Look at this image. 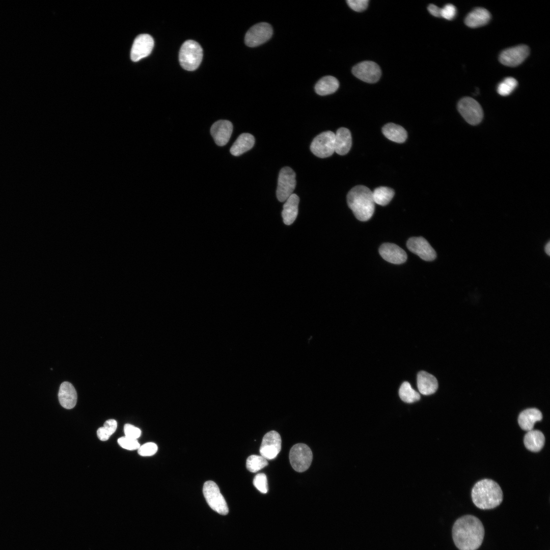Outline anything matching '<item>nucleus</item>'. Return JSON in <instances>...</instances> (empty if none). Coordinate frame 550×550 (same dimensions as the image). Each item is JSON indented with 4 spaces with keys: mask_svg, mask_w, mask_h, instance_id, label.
<instances>
[{
    "mask_svg": "<svg viewBox=\"0 0 550 550\" xmlns=\"http://www.w3.org/2000/svg\"><path fill=\"white\" fill-rule=\"evenodd\" d=\"M335 133L331 131L323 132L317 135L312 141L310 149L316 156L325 158L331 156L335 152Z\"/></svg>",
    "mask_w": 550,
    "mask_h": 550,
    "instance_id": "obj_8",
    "label": "nucleus"
},
{
    "mask_svg": "<svg viewBox=\"0 0 550 550\" xmlns=\"http://www.w3.org/2000/svg\"><path fill=\"white\" fill-rule=\"evenodd\" d=\"M58 398L60 404L66 409H71L75 406L77 399V393L70 382L64 381L61 383Z\"/></svg>",
    "mask_w": 550,
    "mask_h": 550,
    "instance_id": "obj_18",
    "label": "nucleus"
},
{
    "mask_svg": "<svg viewBox=\"0 0 550 550\" xmlns=\"http://www.w3.org/2000/svg\"><path fill=\"white\" fill-rule=\"evenodd\" d=\"M349 208L355 217L361 221L369 220L373 214L375 203L372 191L364 185H357L351 188L347 196Z\"/></svg>",
    "mask_w": 550,
    "mask_h": 550,
    "instance_id": "obj_3",
    "label": "nucleus"
},
{
    "mask_svg": "<svg viewBox=\"0 0 550 550\" xmlns=\"http://www.w3.org/2000/svg\"><path fill=\"white\" fill-rule=\"evenodd\" d=\"M417 387L419 391L424 395L434 394L438 388L436 378L432 374L422 371L417 375Z\"/></svg>",
    "mask_w": 550,
    "mask_h": 550,
    "instance_id": "obj_19",
    "label": "nucleus"
},
{
    "mask_svg": "<svg viewBox=\"0 0 550 550\" xmlns=\"http://www.w3.org/2000/svg\"><path fill=\"white\" fill-rule=\"evenodd\" d=\"M456 7L452 4H448L441 8V16L447 20H452L456 14Z\"/></svg>",
    "mask_w": 550,
    "mask_h": 550,
    "instance_id": "obj_37",
    "label": "nucleus"
},
{
    "mask_svg": "<svg viewBox=\"0 0 550 550\" xmlns=\"http://www.w3.org/2000/svg\"><path fill=\"white\" fill-rule=\"evenodd\" d=\"M154 40L149 35L141 34L134 39L130 52L132 61L137 62L148 56L154 46Z\"/></svg>",
    "mask_w": 550,
    "mask_h": 550,
    "instance_id": "obj_14",
    "label": "nucleus"
},
{
    "mask_svg": "<svg viewBox=\"0 0 550 550\" xmlns=\"http://www.w3.org/2000/svg\"><path fill=\"white\" fill-rule=\"evenodd\" d=\"M117 427V421L114 419H109L104 422L102 427L107 434L111 436L115 432Z\"/></svg>",
    "mask_w": 550,
    "mask_h": 550,
    "instance_id": "obj_38",
    "label": "nucleus"
},
{
    "mask_svg": "<svg viewBox=\"0 0 550 550\" xmlns=\"http://www.w3.org/2000/svg\"><path fill=\"white\" fill-rule=\"evenodd\" d=\"M97 434L99 439L102 441H105L107 440L110 437L104 430L102 427H100L97 430Z\"/></svg>",
    "mask_w": 550,
    "mask_h": 550,
    "instance_id": "obj_40",
    "label": "nucleus"
},
{
    "mask_svg": "<svg viewBox=\"0 0 550 550\" xmlns=\"http://www.w3.org/2000/svg\"><path fill=\"white\" fill-rule=\"evenodd\" d=\"M524 443L528 450L537 452L543 448L545 443V437L541 431L533 429L528 431L525 434Z\"/></svg>",
    "mask_w": 550,
    "mask_h": 550,
    "instance_id": "obj_24",
    "label": "nucleus"
},
{
    "mask_svg": "<svg viewBox=\"0 0 550 550\" xmlns=\"http://www.w3.org/2000/svg\"><path fill=\"white\" fill-rule=\"evenodd\" d=\"M457 109L464 119L471 125H477L483 119V109L480 104L473 98L465 97L461 99L458 103Z\"/></svg>",
    "mask_w": 550,
    "mask_h": 550,
    "instance_id": "obj_7",
    "label": "nucleus"
},
{
    "mask_svg": "<svg viewBox=\"0 0 550 550\" xmlns=\"http://www.w3.org/2000/svg\"><path fill=\"white\" fill-rule=\"evenodd\" d=\"M124 431L125 436L132 439H137L141 435V430L130 424L124 425Z\"/></svg>",
    "mask_w": 550,
    "mask_h": 550,
    "instance_id": "obj_35",
    "label": "nucleus"
},
{
    "mask_svg": "<svg viewBox=\"0 0 550 550\" xmlns=\"http://www.w3.org/2000/svg\"><path fill=\"white\" fill-rule=\"evenodd\" d=\"M394 194L393 189L386 186L377 187L372 191L374 203L381 206L388 204L394 197Z\"/></svg>",
    "mask_w": 550,
    "mask_h": 550,
    "instance_id": "obj_28",
    "label": "nucleus"
},
{
    "mask_svg": "<svg viewBox=\"0 0 550 550\" xmlns=\"http://www.w3.org/2000/svg\"><path fill=\"white\" fill-rule=\"evenodd\" d=\"M542 419V414L537 408H530L522 411L519 415L518 422L520 427L526 431L533 429L535 423Z\"/></svg>",
    "mask_w": 550,
    "mask_h": 550,
    "instance_id": "obj_20",
    "label": "nucleus"
},
{
    "mask_svg": "<svg viewBox=\"0 0 550 550\" xmlns=\"http://www.w3.org/2000/svg\"><path fill=\"white\" fill-rule=\"evenodd\" d=\"M471 496L475 505L483 510L497 507L503 499V492L499 485L489 479L477 482L472 488Z\"/></svg>",
    "mask_w": 550,
    "mask_h": 550,
    "instance_id": "obj_2",
    "label": "nucleus"
},
{
    "mask_svg": "<svg viewBox=\"0 0 550 550\" xmlns=\"http://www.w3.org/2000/svg\"><path fill=\"white\" fill-rule=\"evenodd\" d=\"M281 437L278 432L273 430L267 432L262 439L260 448L261 455L266 459L275 458L281 451Z\"/></svg>",
    "mask_w": 550,
    "mask_h": 550,
    "instance_id": "obj_13",
    "label": "nucleus"
},
{
    "mask_svg": "<svg viewBox=\"0 0 550 550\" xmlns=\"http://www.w3.org/2000/svg\"><path fill=\"white\" fill-rule=\"evenodd\" d=\"M339 87L338 79L332 76H325L320 78L315 86L316 93L321 96L335 93Z\"/></svg>",
    "mask_w": 550,
    "mask_h": 550,
    "instance_id": "obj_26",
    "label": "nucleus"
},
{
    "mask_svg": "<svg viewBox=\"0 0 550 550\" xmlns=\"http://www.w3.org/2000/svg\"><path fill=\"white\" fill-rule=\"evenodd\" d=\"M299 198L295 194H292L283 205L282 215L285 224L290 225L295 220L298 214Z\"/></svg>",
    "mask_w": 550,
    "mask_h": 550,
    "instance_id": "obj_23",
    "label": "nucleus"
},
{
    "mask_svg": "<svg viewBox=\"0 0 550 550\" xmlns=\"http://www.w3.org/2000/svg\"><path fill=\"white\" fill-rule=\"evenodd\" d=\"M295 177L294 171L290 167H285L280 170L277 189V197L279 201H285L293 194L296 186Z\"/></svg>",
    "mask_w": 550,
    "mask_h": 550,
    "instance_id": "obj_9",
    "label": "nucleus"
},
{
    "mask_svg": "<svg viewBox=\"0 0 550 550\" xmlns=\"http://www.w3.org/2000/svg\"><path fill=\"white\" fill-rule=\"evenodd\" d=\"M203 492L207 503L212 510L223 515L228 513L227 504L215 482L212 481L205 482Z\"/></svg>",
    "mask_w": 550,
    "mask_h": 550,
    "instance_id": "obj_5",
    "label": "nucleus"
},
{
    "mask_svg": "<svg viewBox=\"0 0 550 550\" xmlns=\"http://www.w3.org/2000/svg\"><path fill=\"white\" fill-rule=\"evenodd\" d=\"M517 85V81L513 77H506L498 85L497 92L501 96L509 95L515 89Z\"/></svg>",
    "mask_w": 550,
    "mask_h": 550,
    "instance_id": "obj_31",
    "label": "nucleus"
},
{
    "mask_svg": "<svg viewBox=\"0 0 550 550\" xmlns=\"http://www.w3.org/2000/svg\"><path fill=\"white\" fill-rule=\"evenodd\" d=\"M353 74L360 80L368 83H375L380 78L381 72L379 66L375 62L365 61L354 66Z\"/></svg>",
    "mask_w": 550,
    "mask_h": 550,
    "instance_id": "obj_11",
    "label": "nucleus"
},
{
    "mask_svg": "<svg viewBox=\"0 0 550 550\" xmlns=\"http://www.w3.org/2000/svg\"><path fill=\"white\" fill-rule=\"evenodd\" d=\"M313 454L310 448L306 444L299 443L294 445L289 452V460L292 468L298 472L306 471L310 466Z\"/></svg>",
    "mask_w": 550,
    "mask_h": 550,
    "instance_id": "obj_6",
    "label": "nucleus"
},
{
    "mask_svg": "<svg viewBox=\"0 0 550 550\" xmlns=\"http://www.w3.org/2000/svg\"><path fill=\"white\" fill-rule=\"evenodd\" d=\"M529 53L528 46L519 45L503 50L499 56V61L504 65L515 67L522 63Z\"/></svg>",
    "mask_w": 550,
    "mask_h": 550,
    "instance_id": "obj_12",
    "label": "nucleus"
},
{
    "mask_svg": "<svg viewBox=\"0 0 550 550\" xmlns=\"http://www.w3.org/2000/svg\"><path fill=\"white\" fill-rule=\"evenodd\" d=\"M427 9L429 13L433 16L441 17V8L438 7L436 5L430 4L428 6Z\"/></svg>",
    "mask_w": 550,
    "mask_h": 550,
    "instance_id": "obj_39",
    "label": "nucleus"
},
{
    "mask_svg": "<svg viewBox=\"0 0 550 550\" xmlns=\"http://www.w3.org/2000/svg\"><path fill=\"white\" fill-rule=\"evenodd\" d=\"M233 131L232 123L226 120L214 122L211 127L210 133L216 145L225 146L229 141Z\"/></svg>",
    "mask_w": 550,
    "mask_h": 550,
    "instance_id": "obj_16",
    "label": "nucleus"
},
{
    "mask_svg": "<svg viewBox=\"0 0 550 550\" xmlns=\"http://www.w3.org/2000/svg\"><path fill=\"white\" fill-rule=\"evenodd\" d=\"M379 253L386 261L395 264L403 263L407 259L405 252L394 243L382 244L379 249Z\"/></svg>",
    "mask_w": 550,
    "mask_h": 550,
    "instance_id": "obj_17",
    "label": "nucleus"
},
{
    "mask_svg": "<svg viewBox=\"0 0 550 550\" xmlns=\"http://www.w3.org/2000/svg\"><path fill=\"white\" fill-rule=\"evenodd\" d=\"M400 399L404 402L411 403L420 399V395L414 390L407 381L403 382L399 390Z\"/></svg>",
    "mask_w": 550,
    "mask_h": 550,
    "instance_id": "obj_29",
    "label": "nucleus"
},
{
    "mask_svg": "<svg viewBox=\"0 0 550 550\" xmlns=\"http://www.w3.org/2000/svg\"><path fill=\"white\" fill-rule=\"evenodd\" d=\"M273 30L270 24L260 22L252 26L246 32L244 42L251 47L260 45L268 41L272 36Z\"/></svg>",
    "mask_w": 550,
    "mask_h": 550,
    "instance_id": "obj_10",
    "label": "nucleus"
},
{
    "mask_svg": "<svg viewBox=\"0 0 550 550\" xmlns=\"http://www.w3.org/2000/svg\"><path fill=\"white\" fill-rule=\"evenodd\" d=\"M545 252L548 256L550 255V242L548 241L544 247Z\"/></svg>",
    "mask_w": 550,
    "mask_h": 550,
    "instance_id": "obj_41",
    "label": "nucleus"
},
{
    "mask_svg": "<svg viewBox=\"0 0 550 550\" xmlns=\"http://www.w3.org/2000/svg\"><path fill=\"white\" fill-rule=\"evenodd\" d=\"M253 484L255 487L263 493L268 491L267 477L264 473L257 474L254 478Z\"/></svg>",
    "mask_w": 550,
    "mask_h": 550,
    "instance_id": "obj_32",
    "label": "nucleus"
},
{
    "mask_svg": "<svg viewBox=\"0 0 550 550\" xmlns=\"http://www.w3.org/2000/svg\"><path fill=\"white\" fill-rule=\"evenodd\" d=\"M118 443L122 448L128 450L138 449L140 446L137 439L130 438L126 436L120 437L118 439Z\"/></svg>",
    "mask_w": 550,
    "mask_h": 550,
    "instance_id": "obj_33",
    "label": "nucleus"
},
{
    "mask_svg": "<svg viewBox=\"0 0 550 550\" xmlns=\"http://www.w3.org/2000/svg\"><path fill=\"white\" fill-rule=\"evenodd\" d=\"M490 18L491 15L487 10L483 8H476L467 15L464 22L470 28H478L487 24Z\"/></svg>",
    "mask_w": 550,
    "mask_h": 550,
    "instance_id": "obj_21",
    "label": "nucleus"
},
{
    "mask_svg": "<svg viewBox=\"0 0 550 550\" xmlns=\"http://www.w3.org/2000/svg\"><path fill=\"white\" fill-rule=\"evenodd\" d=\"M267 465V459L261 455H251L247 458L246 461V469L252 473H256Z\"/></svg>",
    "mask_w": 550,
    "mask_h": 550,
    "instance_id": "obj_30",
    "label": "nucleus"
},
{
    "mask_svg": "<svg viewBox=\"0 0 550 550\" xmlns=\"http://www.w3.org/2000/svg\"><path fill=\"white\" fill-rule=\"evenodd\" d=\"M384 135L389 140L398 143H402L407 139V132L401 126L394 124L388 123L382 128Z\"/></svg>",
    "mask_w": 550,
    "mask_h": 550,
    "instance_id": "obj_27",
    "label": "nucleus"
},
{
    "mask_svg": "<svg viewBox=\"0 0 550 550\" xmlns=\"http://www.w3.org/2000/svg\"><path fill=\"white\" fill-rule=\"evenodd\" d=\"M452 538L459 550H477L482 544L484 528L481 520L472 515L458 518L452 528Z\"/></svg>",
    "mask_w": 550,
    "mask_h": 550,
    "instance_id": "obj_1",
    "label": "nucleus"
},
{
    "mask_svg": "<svg viewBox=\"0 0 550 550\" xmlns=\"http://www.w3.org/2000/svg\"><path fill=\"white\" fill-rule=\"evenodd\" d=\"M349 7L353 10L356 12H362L366 10L368 7V0H347L346 1Z\"/></svg>",
    "mask_w": 550,
    "mask_h": 550,
    "instance_id": "obj_36",
    "label": "nucleus"
},
{
    "mask_svg": "<svg viewBox=\"0 0 550 550\" xmlns=\"http://www.w3.org/2000/svg\"><path fill=\"white\" fill-rule=\"evenodd\" d=\"M158 449L157 446L154 443L149 442L140 446L138 449V453L142 456H150L156 453Z\"/></svg>",
    "mask_w": 550,
    "mask_h": 550,
    "instance_id": "obj_34",
    "label": "nucleus"
},
{
    "mask_svg": "<svg viewBox=\"0 0 550 550\" xmlns=\"http://www.w3.org/2000/svg\"><path fill=\"white\" fill-rule=\"evenodd\" d=\"M255 144V138L253 135L248 133L241 134L230 148L231 154L238 156L253 148Z\"/></svg>",
    "mask_w": 550,
    "mask_h": 550,
    "instance_id": "obj_25",
    "label": "nucleus"
},
{
    "mask_svg": "<svg viewBox=\"0 0 550 550\" xmlns=\"http://www.w3.org/2000/svg\"><path fill=\"white\" fill-rule=\"evenodd\" d=\"M351 144V135L349 129L345 127L338 129L335 137V152L339 155H345L350 150Z\"/></svg>",
    "mask_w": 550,
    "mask_h": 550,
    "instance_id": "obj_22",
    "label": "nucleus"
},
{
    "mask_svg": "<svg viewBox=\"0 0 550 550\" xmlns=\"http://www.w3.org/2000/svg\"><path fill=\"white\" fill-rule=\"evenodd\" d=\"M406 245L412 253L425 261H430L436 257V254L429 242L422 237L410 238Z\"/></svg>",
    "mask_w": 550,
    "mask_h": 550,
    "instance_id": "obj_15",
    "label": "nucleus"
},
{
    "mask_svg": "<svg viewBox=\"0 0 550 550\" xmlns=\"http://www.w3.org/2000/svg\"><path fill=\"white\" fill-rule=\"evenodd\" d=\"M202 58V48L198 42L188 40L183 43L179 51V60L183 69L188 71L196 70Z\"/></svg>",
    "mask_w": 550,
    "mask_h": 550,
    "instance_id": "obj_4",
    "label": "nucleus"
}]
</instances>
